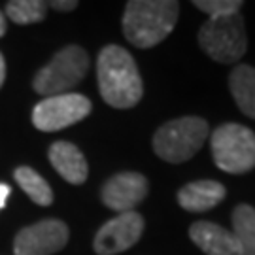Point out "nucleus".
Returning a JSON list of instances; mask_svg holds the SVG:
<instances>
[{
	"instance_id": "obj_1",
	"label": "nucleus",
	"mask_w": 255,
	"mask_h": 255,
	"mask_svg": "<svg viewBox=\"0 0 255 255\" xmlns=\"http://www.w3.org/2000/svg\"><path fill=\"white\" fill-rule=\"evenodd\" d=\"M97 78L102 99L112 108H132L144 95V83L132 55L119 46H106L99 53Z\"/></svg>"
},
{
	"instance_id": "obj_2",
	"label": "nucleus",
	"mask_w": 255,
	"mask_h": 255,
	"mask_svg": "<svg viewBox=\"0 0 255 255\" xmlns=\"http://www.w3.org/2000/svg\"><path fill=\"white\" fill-rule=\"evenodd\" d=\"M180 15L174 0H130L123 13V32L140 49L157 46L172 32Z\"/></svg>"
},
{
	"instance_id": "obj_3",
	"label": "nucleus",
	"mask_w": 255,
	"mask_h": 255,
	"mask_svg": "<svg viewBox=\"0 0 255 255\" xmlns=\"http://www.w3.org/2000/svg\"><path fill=\"white\" fill-rule=\"evenodd\" d=\"M208 132L206 119L193 116L172 119L157 128L153 136V149L166 163H183L204 146Z\"/></svg>"
},
{
	"instance_id": "obj_4",
	"label": "nucleus",
	"mask_w": 255,
	"mask_h": 255,
	"mask_svg": "<svg viewBox=\"0 0 255 255\" xmlns=\"http://www.w3.org/2000/svg\"><path fill=\"white\" fill-rule=\"evenodd\" d=\"M89 70V57L80 46H66L49 63L40 68L32 80V87L42 97L66 95L85 78Z\"/></svg>"
},
{
	"instance_id": "obj_5",
	"label": "nucleus",
	"mask_w": 255,
	"mask_h": 255,
	"mask_svg": "<svg viewBox=\"0 0 255 255\" xmlns=\"http://www.w3.org/2000/svg\"><path fill=\"white\" fill-rule=\"evenodd\" d=\"M214 161L227 174H246L255 168V134L252 128L225 123L210 138Z\"/></svg>"
},
{
	"instance_id": "obj_6",
	"label": "nucleus",
	"mask_w": 255,
	"mask_h": 255,
	"mask_svg": "<svg viewBox=\"0 0 255 255\" xmlns=\"http://www.w3.org/2000/svg\"><path fill=\"white\" fill-rule=\"evenodd\" d=\"M199 46L210 59L221 64H233L246 53L248 38L240 13L208 19L199 30Z\"/></svg>"
},
{
	"instance_id": "obj_7",
	"label": "nucleus",
	"mask_w": 255,
	"mask_h": 255,
	"mask_svg": "<svg viewBox=\"0 0 255 255\" xmlns=\"http://www.w3.org/2000/svg\"><path fill=\"white\" fill-rule=\"evenodd\" d=\"M91 112V101L80 93L47 97L32 110V123L38 130L55 132L82 121Z\"/></svg>"
},
{
	"instance_id": "obj_8",
	"label": "nucleus",
	"mask_w": 255,
	"mask_h": 255,
	"mask_svg": "<svg viewBox=\"0 0 255 255\" xmlns=\"http://www.w3.org/2000/svg\"><path fill=\"white\" fill-rule=\"evenodd\" d=\"M68 227L61 219H44L21 229L13 240V255H53L68 242Z\"/></svg>"
},
{
	"instance_id": "obj_9",
	"label": "nucleus",
	"mask_w": 255,
	"mask_h": 255,
	"mask_svg": "<svg viewBox=\"0 0 255 255\" xmlns=\"http://www.w3.org/2000/svg\"><path fill=\"white\" fill-rule=\"evenodd\" d=\"M144 233V218L138 212H125L104 223L93 242L99 255H116L136 244Z\"/></svg>"
},
{
	"instance_id": "obj_10",
	"label": "nucleus",
	"mask_w": 255,
	"mask_h": 255,
	"mask_svg": "<svg viewBox=\"0 0 255 255\" xmlns=\"http://www.w3.org/2000/svg\"><path fill=\"white\" fill-rule=\"evenodd\" d=\"M149 191V183L147 180L138 172H121L112 176L108 182L102 187V202L110 210L125 214L132 212L136 204L146 199Z\"/></svg>"
},
{
	"instance_id": "obj_11",
	"label": "nucleus",
	"mask_w": 255,
	"mask_h": 255,
	"mask_svg": "<svg viewBox=\"0 0 255 255\" xmlns=\"http://www.w3.org/2000/svg\"><path fill=\"white\" fill-rule=\"evenodd\" d=\"M189 237L206 255H240L233 233L218 223L197 221L189 229Z\"/></svg>"
},
{
	"instance_id": "obj_12",
	"label": "nucleus",
	"mask_w": 255,
	"mask_h": 255,
	"mask_svg": "<svg viewBox=\"0 0 255 255\" xmlns=\"http://www.w3.org/2000/svg\"><path fill=\"white\" fill-rule=\"evenodd\" d=\"M225 187L216 180H199L183 185L178 191V202L187 212H208L225 199Z\"/></svg>"
},
{
	"instance_id": "obj_13",
	"label": "nucleus",
	"mask_w": 255,
	"mask_h": 255,
	"mask_svg": "<svg viewBox=\"0 0 255 255\" xmlns=\"http://www.w3.org/2000/svg\"><path fill=\"white\" fill-rule=\"evenodd\" d=\"M49 161L66 182L80 185L87 180V172H89L87 161L80 151V147L70 142H55L49 147Z\"/></svg>"
},
{
	"instance_id": "obj_14",
	"label": "nucleus",
	"mask_w": 255,
	"mask_h": 255,
	"mask_svg": "<svg viewBox=\"0 0 255 255\" xmlns=\"http://www.w3.org/2000/svg\"><path fill=\"white\" fill-rule=\"evenodd\" d=\"M229 89L240 112L255 119V68L250 64H238L229 76Z\"/></svg>"
},
{
	"instance_id": "obj_15",
	"label": "nucleus",
	"mask_w": 255,
	"mask_h": 255,
	"mask_svg": "<svg viewBox=\"0 0 255 255\" xmlns=\"http://www.w3.org/2000/svg\"><path fill=\"white\" fill-rule=\"evenodd\" d=\"M233 237L240 255H255V208L238 204L233 210Z\"/></svg>"
},
{
	"instance_id": "obj_16",
	"label": "nucleus",
	"mask_w": 255,
	"mask_h": 255,
	"mask_svg": "<svg viewBox=\"0 0 255 255\" xmlns=\"http://www.w3.org/2000/svg\"><path fill=\"white\" fill-rule=\"evenodd\" d=\"M15 182L19 187L30 197V201H34L40 206H49L53 202V191L49 187V183L30 166H19L15 168Z\"/></svg>"
},
{
	"instance_id": "obj_17",
	"label": "nucleus",
	"mask_w": 255,
	"mask_h": 255,
	"mask_svg": "<svg viewBox=\"0 0 255 255\" xmlns=\"http://www.w3.org/2000/svg\"><path fill=\"white\" fill-rule=\"evenodd\" d=\"M47 6L42 0H13L6 4V15L17 25H30L46 17Z\"/></svg>"
},
{
	"instance_id": "obj_18",
	"label": "nucleus",
	"mask_w": 255,
	"mask_h": 255,
	"mask_svg": "<svg viewBox=\"0 0 255 255\" xmlns=\"http://www.w3.org/2000/svg\"><path fill=\"white\" fill-rule=\"evenodd\" d=\"M193 4L195 8L208 13L210 19L235 15V13H240V8H242L240 0H195Z\"/></svg>"
},
{
	"instance_id": "obj_19",
	"label": "nucleus",
	"mask_w": 255,
	"mask_h": 255,
	"mask_svg": "<svg viewBox=\"0 0 255 255\" xmlns=\"http://www.w3.org/2000/svg\"><path fill=\"white\" fill-rule=\"evenodd\" d=\"M49 6L59 11H72L74 8H78V2L76 0H55Z\"/></svg>"
},
{
	"instance_id": "obj_20",
	"label": "nucleus",
	"mask_w": 255,
	"mask_h": 255,
	"mask_svg": "<svg viewBox=\"0 0 255 255\" xmlns=\"http://www.w3.org/2000/svg\"><path fill=\"white\" fill-rule=\"evenodd\" d=\"M9 185H6V183H0V210L6 206V201H8L9 197Z\"/></svg>"
},
{
	"instance_id": "obj_21",
	"label": "nucleus",
	"mask_w": 255,
	"mask_h": 255,
	"mask_svg": "<svg viewBox=\"0 0 255 255\" xmlns=\"http://www.w3.org/2000/svg\"><path fill=\"white\" fill-rule=\"evenodd\" d=\"M6 80V61H4V55L0 53V87Z\"/></svg>"
},
{
	"instance_id": "obj_22",
	"label": "nucleus",
	"mask_w": 255,
	"mask_h": 255,
	"mask_svg": "<svg viewBox=\"0 0 255 255\" xmlns=\"http://www.w3.org/2000/svg\"><path fill=\"white\" fill-rule=\"evenodd\" d=\"M6 34V17H4V13L0 11V38Z\"/></svg>"
}]
</instances>
